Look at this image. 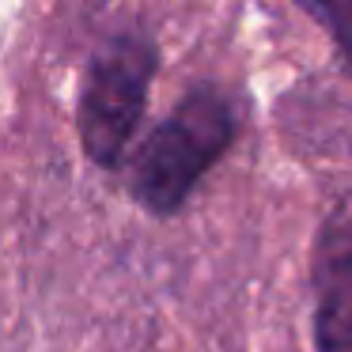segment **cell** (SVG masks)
<instances>
[{
  "instance_id": "3957f363",
  "label": "cell",
  "mask_w": 352,
  "mask_h": 352,
  "mask_svg": "<svg viewBox=\"0 0 352 352\" xmlns=\"http://www.w3.org/2000/svg\"><path fill=\"white\" fill-rule=\"evenodd\" d=\"M314 344L352 352V212L329 216L314 243Z\"/></svg>"
},
{
  "instance_id": "277c9868",
  "label": "cell",
  "mask_w": 352,
  "mask_h": 352,
  "mask_svg": "<svg viewBox=\"0 0 352 352\" xmlns=\"http://www.w3.org/2000/svg\"><path fill=\"white\" fill-rule=\"evenodd\" d=\"M296 4L329 34L337 57L352 72V0H296Z\"/></svg>"
},
{
  "instance_id": "7a4b0ae2",
  "label": "cell",
  "mask_w": 352,
  "mask_h": 352,
  "mask_svg": "<svg viewBox=\"0 0 352 352\" xmlns=\"http://www.w3.org/2000/svg\"><path fill=\"white\" fill-rule=\"evenodd\" d=\"M155 69H160V46L140 31L110 34L91 54L80 84L76 129L84 155L95 167H122L133 133L144 118Z\"/></svg>"
},
{
  "instance_id": "6da1fadb",
  "label": "cell",
  "mask_w": 352,
  "mask_h": 352,
  "mask_svg": "<svg viewBox=\"0 0 352 352\" xmlns=\"http://www.w3.org/2000/svg\"><path fill=\"white\" fill-rule=\"evenodd\" d=\"M239 137V110L228 91L201 84L152 129L133 160L129 190L152 216H175L197 182Z\"/></svg>"
}]
</instances>
